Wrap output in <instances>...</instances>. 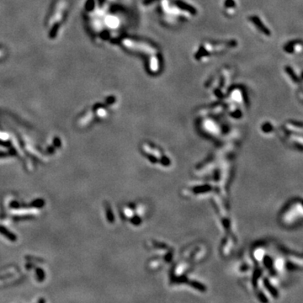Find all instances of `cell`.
<instances>
[{"mask_svg":"<svg viewBox=\"0 0 303 303\" xmlns=\"http://www.w3.org/2000/svg\"><path fill=\"white\" fill-rule=\"evenodd\" d=\"M125 46L129 48H132V49H136V50H141L143 51H152V52H154V49L153 48H151L149 46H147L146 44L144 43H138L134 42V41H132L131 40H125V42H124Z\"/></svg>","mask_w":303,"mask_h":303,"instance_id":"1","label":"cell"},{"mask_svg":"<svg viewBox=\"0 0 303 303\" xmlns=\"http://www.w3.org/2000/svg\"><path fill=\"white\" fill-rule=\"evenodd\" d=\"M250 20H251L253 25H255L257 28L259 29L261 32L263 33V34H264L265 36H270L271 35L270 30L265 26V25H264L263 22L261 21V19L259 18L258 16H252V17H250Z\"/></svg>","mask_w":303,"mask_h":303,"instance_id":"2","label":"cell"},{"mask_svg":"<svg viewBox=\"0 0 303 303\" xmlns=\"http://www.w3.org/2000/svg\"><path fill=\"white\" fill-rule=\"evenodd\" d=\"M176 4L178 5V7L179 8V9H183V10H185V11H187V12H189V13H190V14H195V13L196 12V9H195L194 8L191 7V6H190V5H189V4L184 3V2H180V1H178V2L176 3Z\"/></svg>","mask_w":303,"mask_h":303,"instance_id":"3","label":"cell"},{"mask_svg":"<svg viewBox=\"0 0 303 303\" xmlns=\"http://www.w3.org/2000/svg\"><path fill=\"white\" fill-rule=\"evenodd\" d=\"M285 71H286V72L288 73V75L290 76V78L292 79L293 82L294 83H300L299 79H298V78H297V76L295 74V72H294V71H293V69L291 68V67H289V66L285 67Z\"/></svg>","mask_w":303,"mask_h":303,"instance_id":"4","label":"cell"},{"mask_svg":"<svg viewBox=\"0 0 303 303\" xmlns=\"http://www.w3.org/2000/svg\"><path fill=\"white\" fill-rule=\"evenodd\" d=\"M106 19H107V20H106L107 25H110L111 28H116L118 26V25H119V20H118V19L115 18V17L109 16Z\"/></svg>","mask_w":303,"mask_h":303,"instance_id":"5","label":"cell"},{"mask_svg":"<svg viewBox=\"0 0 303 303\" xmlns=\"http://www.w3.org/2000/svg\"><path fill=\"white\" fill-rule=\"evenodd\" d=\"M150 69L153 72H156L158 69V59L156 57H153L151 58V61H150Z\"/></svg>","mask_w":303,"mask_h":303,"instance_id":"6","label":"cell"},{"mask_svg":"<svg viewBox=\"0 0 303 303\" xmlns=\"http://www.w3.org/2000/svg\"><path fill=\"white\" fill-rule=\"evenodd\" d=\"M154 1H156V0H146V1H145V4H151V3L154 2Z\"/></svg>","mask_w":303,"mask_h":303,"instance_id":"7","label":"cell"}]
</instances>
